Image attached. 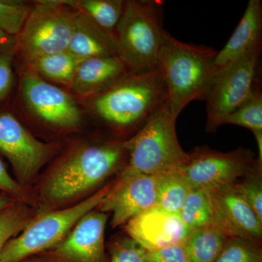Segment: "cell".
<instances>
[{
  "mask_svg": "<svg viewBox=\"0 0 262 262\" xmlns=\"http://www.w3.org/2000/svg\"><path fill=\"white\" fill-rule=\"evenodd\" d=\"M167 100V90L159 68L127 72L113 85L93 96L91 110L103 124L131 136Z\"/></svg>",
  "mask_w": 262,
  "mask_h": 262,
  "instance_id": "cell-1",
  "label": "cell"
},
{
  "mask_svg": "<svg viewBox=\"0 0 262 262\" xmlns=\"http://www.w3.org/2000/svg\"><path fill=\"white\" fill-rule=\"evenodd\" d=\"M123 141L84 145L66 155L43 182L45 201L53 204L70 201L103 182L128 158Z\"/></svg>",
  "mask_w": 262,
  "mask_h": 262,
  "instance_id": "cell-2",
  "label": "cell"
},
{
  "mask_svg": "<svg viewBox=\"0 0 262 262\" xmlns=\"http://www.w3.org/2000/svg\"><path fill=\"white\" fill-rule=\"evenodd\" d=\"M217 53L208 46L181 42L168 32L159 67L174 116L178 117L192 101H205Z\"/></svg>",
  "mask_w": 262,
  "mask_h": 262,
  "instance_id": "cell-3",
  "label": "cell"
},
{
  "mask_svg": "<svg viewBox=\"0 0 262 262\" xmlns=\"http://www.w3.org/2000/svg\"><path fill=\"white\" fill-rule=\"evenodd\" d=\"M163 3L130 0L115 32L119 57L133 72L159 68L168 32L163 27Z\"/></svg>",
  "mask_w": 262,
  "mask_h": 262,
  "instance_id": "cell-4",
  "label": "cell"
},
{
  "mask_svg": "<svg viewBox=\"0 0 262 262\" xmlns=\"http://www.w3.org/2000/svg\"><path fill=\"white\" fill-rule=\"evenodd\" d=\"M177 118L166 100L135 134L123 141L128 156L126 166L151 176L182 170L189 155L179 141Z\"/></svg>",
  "mask_w": 262,
  "mask_h": 262,
  "instance_id": "cell-5",
  "label": "cell"
},
{
  "mask_svg": "<svg viewBox=\"0 0 262 262\" xmlns=\"http://www.w3.org/2000/svg\"><path fill=\"white\" fill-rule=\"evenodd\" d=\"M112 184L70 208L37 215L17 237L2 250L0 262H22L36 253L46 252L64 238L76 224L102 203Z\"/></svg>",
  "mask_w": 262,
  "mask_h": 262,
  "instance_id": "cell-6",
  "label": "cell"
},
{
  "mask_svg": "<svg viewBox=\"0 0 262 262\" xmlns=\"http://www.w3.org/2000/svg\"><path fill=\"white\" fill-rule=\"evenodd\" d=\"M77 11L61 0L38 1L33 5L15 48L30 63L34 60L68 49Z\"/></svg>",
  "mask_w": 262,
  "mask_h": 262,
  "instance_id": "cell-7",
  "label": "cell"
},
{
  "mask_svg": "<svg viewBox=\"0 0 262 262\" xmlns=\"http://www.w3.org/2000/svg\"><path fill=\"white\" fill-rule=\"evenodd\" d=\"M261 53V48H257L213 74L205 98L206 132L214 133L223 125L226 117L251 94L257 81Z\"/></svg>",
  "mask_w": 262,
  "mask_h": 262,
  "instance_id": "cell-8",
  "label": "cell"
},
{
  "mask_svg": "<svg viewBox=\"0 0 262 262\" xmlns=\"http://www.w3.org/2000/svg\"><path fill=\"white\" fill-rule=\"evenodd\" d=\"M180 170L192 189H212L231 185L244 177L256 161L251 149L239 147L217 151L208 146L194 148Z\"/></svg>",
  "mask_w": 262,
  "mask_h": 262,
  "instance_id": "cell-9",
  "label": "cell"
},
{
  "mask_svg": "<svg viewBox=\"0 0 262 262\" xmlns=\"http://www.w3.org/2000/svg\"><path fill=\"white\" fill-rule=\"evenodd\" d=\"M53 152V146L36 139L14 115L0 113V153L9 160L20 185L31 184Z\"/></svg>",
  "mask_w": 262,
  "mask_h": 262,
  "instance_id": "cell-10",
  "label": "cell"
},
{
  "mask_svg": "<svg viewBox=\"0 0 262 262\" xmlns=\"http://www.w3.org/2000/svg\"><path fill=\"white\" fill-rule=\"evenodd\" d=\"M158 176L139 173L125 165L98 211L112 213L113 228L156 206Z\"/></svg>",
  "mask_w": 262,
  "mask_h": 262,
  "instance_id": "cell-11",
  "label": "cell"
},
{
  "mask_svg": "<svg viewBox=\"0 0 262 262\" xmlns=\"http://www.w3.org/2000/svg\"><path fill=\"white\" fill-rule=\"evenodd\" d=\"M20 90L30 111L48 125L71 129L78 126L82 121V115L75 99L35 72L31 71L24 75Z\"/></svg>",
  "mask_w": 262,
  "mask_h": 262,
  "instance_id": "cell-12",
  "label": "cell"
},
{
  "mask_svg": "<svg viewBox=\"0 0 262 262\" xmlns=\"http://www.w3.org/2000/svg\"><path fill=\"white\" fill-rule=\"evenodd\" d=\"M107 213L89 212L61 242L44 252L46 262H106L104 232Z\"/></svg>",
  "mask_w": 262,
  "mask_h": 262,
  "instance_id": "cell-13",
  "label": "cell"
},
{
  "mask_svg": "<svg viewBox=\"0 0 262 262\" xmlns=\"http://www.w3.org/2000/svg\"><path fill=\"white\" fill-rule=\"evenodd\" d=\"M208 190L213 203V225L229 237L261 245L262 222L234 184Z\"/></svg>",
  "mask_w": 262,
  "mask_h": 262,
  "instance_id": "cell-14",
  "label": "cell"
},
{
  "mask_svg": "<svg viewBox=\"0 0 262 262\" xmlns=\"http://www.w3.org/2000/svg\"><path fill=\"white\" fill-rule=\"evenodd\" d=\"M125 229L130 238L147 251L182 244L190 232L179 215L155 206L131 219Z\"/></svg>",
  "mask_w": 262,
  "mask_h": 262,
  "instance_id": "cell-15",
  "label": "cell"
},
{
  "mask_svg": "<svg viewBox=\"0 0 262 262\" xmlns=\"http://www.w3.org/2000/svg\"><path fill=\"white\" fill-rule=\"evenodd\" d=\"M261 47V3L260 0H249L237 28L225 47L217 53L213 74L250 52Z\"/></svg>",
  "mask_w": 262,
  "mask_h": 262,
  "instance_id": "cell-16",
  "label": "cell"
},
{
  "mask_svg": "<svg viewBox=\"0 0 262 262\" xmlns=\"http://www.w3.org/2000/svg\"><path fill=\"white\" fill-rule=\"evenodd\" d=\"M129 72L119 56L89 58L79 65L70 89L73 94L82 97L94 96L113 85Z\"/></svg>",
  "mask_w": 262,
  "mask_h": 262,
  "instance_id": "cell-17",
  "label": "cell"
},
{
  "mask_svg": "<svg viewBox=\"0 0 262 262\" xmlns=\"http://www.w3.org/2000/svg\"><path fill=\"white\" fill-rule=\"evenodd\" d=\"M67 51L82 61L97 57L119 56L115 35L78 11Z\"/></svg>",
  "mask_w": 262,
  "mask_h": 262,
  "instance_id": "cell-18",
  "label": "cell"
},
{
  "mask_svg": "<svg viewBox=\"0 0 262 262\" xmlns=\"http://www.w3.org/2000/svg\"><path fill=\"white\" fill-rule=\"evenodd\" d=\"M229 238L213 225L191 231L184 241L189 262H214Z\"/></svg>",
  "mask_w": 262,
  "mask_h": 262,
  "instance_id": "cell-19",
  "label": "cell"
},
{
  "mask_svg": "<svg viewBox=\"0 0 262 262\" xmlns=\"http://www.w3.org/2000/svg\"><path fill=\"white\" fill-rule=\"evenodd\" d=\"M77 11L87 15L103 30L115 35L125 9L122 0H63Z\"/></svg>",
  "mask_w": 262,
  "mask_h": 262,
  "instance_id": "cell-20",
  "label": "cell"
},
{
  "mask_svg": "<svg viewBox=\"0 0 262 262\" xmlns=\"http://www.w3.org/2000/svg\"><path fill=\"white\" fill-rule=\"evenodd\" d=\"M82 61L67 51L41 57L29 65L32 72L41 77L70 87L76 71Z\"/></svg>",
  "mask_w": 262,
  "mask_h": 262,
  "instance_id": "cell-21",
  "label": "cell"
},
{
  "mask_svg": "<svg viewBox=\"0 0 262 262\" xmlns=\"http://www.w3.org/2000/svg\"><path fill=\"white\" fill-rule=\"evenodd\" d=\"M192 190V187L180 170L158 176L155 207L169 213L179 215L183 203Z\"/></svg>",
  "mask_w": 262,
  "mask_h": 262,
  "instance_id": "cell-22",
  "label": "cell"
},
{
  "mask_svg": "<svg viewBox=\"0 0 262 262\" xmlns=\"http://www.w3.org/2000/svg\"><path fill=\"white\" fill-rule=\"evenodd\" d=\"M189 231L213 224V207L208 189H192L183 203L179 213Z\"/></svg>",
  "mask_w": 262,
  "mask_h": 262,
  "instance_id": "cell-23",
  "label": "cell"
},
{
  "mask_svg": "<svg viewBox=\"0 0 262 262\" xmlns=\"http://www.w3.org/2000/svg\"><path fill=\"white\" fill-rule=\"evenodd\" d=\"M237 125L253 131L262 130V93L258 81L241 105L228 115L223 125Z\"/></svg>",
  "mask_w": 262,
  "mask_h": 262,
  "instance_id": "cell-24",
  "label": "cell"
},
{
  "mask_svg": "<svg viewBox=\"0 0 262 262\" xmlns=\"http://www.w3.org/2000/svg\"><path fill=\"white\" fill-rule=\"evenodd\" d=\"M34 218L30 208L21 202H15L0 213V253L5 244L22 232Z\"/></svg>",
  "mask_w": 262,
  "mask_h": 262,
  "instance_id": "cell-25",
  "label": "cell"
},
{
  "mask_svg": "<svg viewBox=\"0 0 262 262\" xmlns=\"http://www.w3.org/2000/svg\"><path fill=\"white\" fill-rule=\"evenodd\" d=\"M234 184L262 222V163L256 158L253 168Z\"/></svg>",
  "mask_w": 262,
  "mask_h": 262,
  "instance_id": "cell-26",
  "label": "cell"
},
{
  "mask_svg": "<svg viewBox=\"0 0 262 262\" xmlns=\"http://www.w3.org/2000/svg\"><path fill=\"white\" fill-rule=\"evenodd\" d=\"M214 262H262L261 245L229 237Z\"/></svg>",
  "mask_w": 262,
  "mask_h": 262,
  "instance_id": "cell-27",
  "label": "cell"
},
{
  "mask_svg": "<svg viewBox=\"0 0 262 262\" xmlns=\"http://www.w3.org/2000/svg\"><path fill=\"white\" fill-rule=\"evenodd\" d=\"M33 5L23 2L0 0V29L11 37H16Z\"/></svg>",
  "mask_w": 262,
  "mask_h": 262,
  "instance_id": "cell-28",
  "label": "cell"
},
{
  "mask_svg": "<svg viewBox=\"0 0 262 262\" xmlns=\"http://www.w3.org/2000/svg\"><path fill=\"white\" fill-rule=\"evenodd\" d=\"M146 250L132 238L115 242L111 248L110 262H144Z\"/></svg>",
  "mask_w": 262,
  "mask_h": 262,
  "instance_id": "cell-29",
  "label": "cell"
},
{
  "mask_svg": "<svg viewBox=\"0 0 262 262\" xmlns=\"http://www.w3.org/2000/svg\"><path fill=\"white\" fill-rule=\"evenodd\" d=\"M144 262H189L184 242L156 250H146Z\"/></svg>",
  "mask_w": 262,
  "mask_h": 262,
  "instance_id": "cell-30",
  "label": "cell"
},
{
  "mask_svg": "<svg viewBox=\"0 0 262 262\" xmlns=\"http://www.w3.org/2000/svg\"><path fill=\"white\" fill-rule=\"evenodd\" d=\"M13 49L9 46L0 51V101L6 97L13 86Z\"/></svg>",
  "mask_w": 262,
  "mask_h": 262,
  "instance_id": "cell-31",
  "label": "cell"
},
{
  "mask_svg": "<svg viewBox=\"0 0 262 262\" xmlns=\"http://www.w3.org/2000/svg\"><path fill=\"white\" fill-rule=\"evenodd\" d=\"M0 189L17 201L25 203L28 196L25 187L10 177L4 163L0 160Z\"/></svg>",
  "mask_w": 262,
  "mask_h": 262,
  "instance_id": "cell-32",
  "label": "cell"
},
{
  "mask_svg": "<svg viewBox=\"0 0 262 262\" xmlns=\"http://www.w3.org/2000/svg\"><path fill=\"white\" fill-rule=\"evenodd\" d=\"M15 202H17L16 200L8 194H0V213L12 206Z\"/></svg>",
  "mask_w": 262,
  "mask_h": 262,
  "instance_id": "cell-33",
  "label": "cell"
},
{
  "mask_svg": "<svg viewBox=\"0 0 262 262\" xmlns=\"http://www.w3.org/2000/svg\"><path fill=\"white\" fill-rule=\"evenodd\" d=\"M256 139L258 148V157L256 159L262 163V130H256L252 132Z\"/></svg>",
  "mask_w": 262,
  "mask_h": 262,
  "instance_id": "cell-34",
  "label": "cell"
},
{
  "mask_svg": "<svg viewBox=\"0 0 262 262\" xmlns=\"http://www.w3.org/2000/svg\"><path fill=\"white\" fill-rule=\"evenodd\" d=\"M12 37H13L8 35V34L0 29V51H3L5 48L12 44Z\"/></svg>",
  "mask_w": 262,
  "mask_h": 262,
  "instance_id": "cell-35",
  "label": "cell"
},
{
  "mask_svg": "<svg viewBox=\"0 0 262 262\" xmlns=\"http://www.w3.org/2000/svg\"><path fill=\"white\" fill-rule=\"evenodd\" d=\"M26 262H46V261H26Z\"/></svg>",
  "mask_w": 262,
  "mask_h": 262,
  "instance_id": "cell-36",
  "label": "cell"
}]
</instances>
